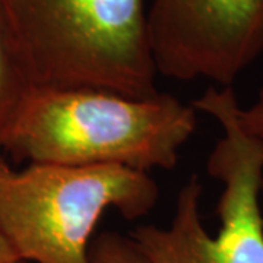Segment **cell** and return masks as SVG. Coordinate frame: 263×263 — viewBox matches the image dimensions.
<instances>
[{"instance_id": "4", "label": "cell", "mask_w": 263, "mask_h": 263, "mask_svg": "<svg viewBox=\"0 0 263 263\" xmlns=\"http://www.w3.org/2000/svg\"><path fill=\"white\" fill-rule=\"evenodd\" d=\"M158 197L149 173L46 164L13 170L0 161V235L22 263H92L101 218L116 211L139 219Z\"/></svg>"}, {"instance_id": "5", "label": "cell", "mask_w": 263, "mask_h": 263, "mask_svg": "<svg viewBox=\"0 0 263 263\" xmlns=\"http://www.w3.org/2000/svg\"><path fill=\"white\" fill-rule=\"evenodd\" d=\"M158 75L231 88L263 54V0H151Z\"/></svg>"}, {"instance_id": "9", "label": "cell", "mask_w": 263, "mask_h": 263, "mask_svg": "<svg viewBox=\"0 0 263 263\" xmlns=\"http://www.w3.org/2000/svg\"><path fill=\"white\" fill-rule=\"evenodd\" d=\"M21 262L15 252L12 250L9 243L0 235V263H16Z\"/></svg>"}, {"instance_id": "6", "label": "cell", "mask_w": 263, "mask_h": 263, "mask_svg": "<svg viewBox=\"0 0 263 263\" xmlns=\"http://www.w3.org/2000/svg\"><path fill=\"white\" fill-rule=\"evenodd\" d=\"M32 91L34 85L0 6V152L6 149Z\"/></svg>"}, {"instance_id": "3", "label": "cell", "mask_w": 263, "mask_h": 263, "mask_svg": "<svg viewBox=\"0 0 263 263\" xmlns=\"http://www.w3.org/2000/svg\"><path fill=\"white\" fill-rule=\"evenodd\" d=\"M192 107L222 130L206 162L209 176L222 183L219 230L209 234L202 224L203 187L193 174L180 187L168 227L139 226L129 237L146 263H263V139L241 126L233 86H209Z\"/></svg>"}, {"instance_id": "8", "label": "cell", "mask_w": 263, "mask_h": 263, "mask_svg": "<svg viewBox=\"0 0 263 263\" xmlns=\"http://www.w3.org/2000/svg\"><path fill=\"white\" fill-rule=\"evenodd\" d=\"M238 120L249 133L263 139V89L253 103L238 108Z\"/></svg>"}, {"instance_id": "7", "label": "cell", "mask_w": 263, "mask_h": 263, "mask_svg": "<svg viewBox=\"0 0 263 263\" xmlns=\"http://www.w3.org/2000/svg\"><path fill=\"white\" fill-rule=\"evenodd\" d=\"M89 256L92 263H146L130 237L117 231L95 235Z\"/></svg>"}, {"instance_id": "2", "label": "cell", "mask_w": 263, "mask_h": 263, "mask_svg": "<svg viewBox=\"0 0 263 263\" xmlns=\"http://www.w3.org/2000/svg\"><path fill=\"white\" fill-rule=\"evenodd\" d=\"M34 88L157 89L145 0H0Z\"/></svg>"}, {"instance_id": "10", "label": "cell", "mask_w": 263, "mask_h": 263, "mask_svg": "<svg viewBox=\"0 0 263 263\" xmlns=\"http://www.w3.org/2000/svg\"><path fill=\"white\" fill-rule=\"evenodd\" d=\"M16 263H22V262H16Z\"/></svg>"}, {"instance_id": "1", "label": "cell", "mask_w": 263, "mask_h": 263, "mask_svg": "<svg viewBox=\"0 0 263 263\" xmlns=\"http://www.w3.org/2000/svg\"><path fill=\"white\" fill-rule=\"evenodd\" d=\"M196 129L192 104L167 92L34 88L5 151L27 164L168 171Z\"/></svg>"}]
</instances>
